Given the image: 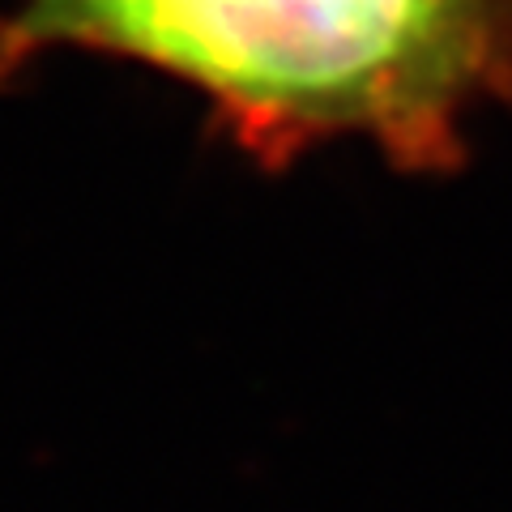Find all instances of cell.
<instances>
[{
  "label": "cell",
  "mask_w": 512,
  "mask_h": 512,
  "mask_svg": "<svg viewBox=\"0 0 512 512\" xmlns=\"http://www.w3.org/2000/svg\"><path fill=\"white\" fill-rule=\"evenodd\" d=\"M52 52L180 77L244 154L286 167L363 137L397 171L466 158V124L512 111V0H18L0 86Z\"/></svg>",
  "instance_id": "6da1fadb"
}]
</instances>
